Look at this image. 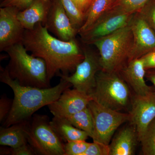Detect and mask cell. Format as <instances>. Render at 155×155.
Returning <instances> with one entry per match:
<instances>
[{
  "mask_svg": "<svg viewBox=\"0 0 155 155\" xmlns=\"http://www.w3.org/2000/svg\"><path fill=\"white\" fill-rule=\"evenodd\" d=\"M22 43L32 56L45 61L49 82L55 75H69L75 72L84 58L82 47L76 38L61 40L50 34L41 22L33 29L25 30Z\"/></svg>",
  "mask_w": 155,
  "mask_h": 155,
  "instance_id": "cell-1",
  "label": "cell"
},
{
  "mask_svg": "<svg viewBox=\"0 0 155 155\" xmlns=\"http://www.w3.org/2000/svg\"><path fill=\"white\" fill-rule=\"evenodd\" d=\"M0 81L10 87L14 94L11 111L3 122L5 127L30 120L36 111L54 102L65 90L72 86L62 77L54 87L41 88L23 86L12 79L6 68L2 67Z\"/></svg>",
  "mask_w": 155,
  "mask_h": 155,
  "instance_id": "cell-2",
  "label": "cell"
},
{
  "mask_svg": "<svg viewBox=\"0 0 155 155\" xmlns=\"http://www.w3.org/2000/svg\"><path fill=\"white\" fill-rule=\"evenodd\" d=\"M6 52L10 58L6 69L12 79L23 86L51 87L45 61L28 54L22 42L14 45Z\"/></svg>",
  "mask_w": 155,
  "mask_h": 155,
  "instance_id": "cell-3",
  "label": "cell"
},
{
  "mask_svg": "<svg viewBox=\"0 0 155 155\" xmlns=\"http://www.w3.org/2000/svg\"><path fill=\"white\" fill-rule=\"evenodd\" d=\"M131 90L119 72L101 70L97 73L95 87L90 96L106 107L128 113L133 97Z\"/></svg>",
  "mask_w": 155,
  "mask_h": 155,
  "instance_id": "cell-4",
  "label": "cell"
},
{
  "mask_svg": "<svg viewBox=\"0 0 155 155\" xmlns=\"http://www.w3.org/2000/svg\"><path fill=\"white\" fill-rule=\"evenodd\" d=\"M133 43L130 25L93 41L99 51L102 70L119 72L128 62Z\"/></svg>",
  "mask_w": 155,
  "mask_h": 155,
  "instance_id": "cell-5",
  "label": "cell"
},
{
  "mask_svg": "<svg viewBox=\"0 0 155 155\" xmlns=\"http://www.w3.org/2000/svg\"><path fill=\"white\" fill-rule=\"evenodd\" d=\"M46 115L34 114L26 122L27 141L36 155H64V144Z\"/></svg>",
  "mask_w": 155,
  "mask_h": 155,
  "instance_id": "cell-6",
  "label": "cell"
},
{
  "mask_svg": "<svg viewBox=\"0 0 155 155\" xmlns=\"http://www.w3.org/2000/svg\"><path fill=\"white\" fill-rule=\"evenodd\" d=\"M88 107L93 119L94 131L92 138L95 141L110 144L116 130L130 121L129 113L111 110L93 100Z\"/></svg>",
  "mask_w": 155,
  "mask_h": 155,
  "instance_id": "cell-7",
  "label": "cell"
},
{
  "mask_svg": "<svg viewBox=\"0 0 155 155\" xmlns=\"http://www.w3.org/2000/svg\"><path fill=\"white\" fill-rule=\"evenodd\" d=\"M81 46L84 58L76 67L75 72L71 75H60L71 83L73 88L90 95L96 84L97 73L102 70L100 56L88 47V45Z\"/></svg>",
  "mask_w": 155,
  "mask_h": 155,
  "instance_id": "cell-8",
  "label": "cell"
},
{
  "mask_svg": "<svg viewBox=\"0 0 155 155\" xmlns=\"http://www.w3.org/2000/svg\"><path fill=\"white\" fill-rule=\"evenodd\" d=\"M20 11L16 7L0 8V51H6L22 42L25 29L18 19Z\"/></svg>",
  "mask_w": 155,
  "mask_h": 155,
  "instance_id": "cell-9",
  "label": "cell"
},
{
  "mask_svg": "<svg viewBox=\"0 0 155 155\" xmlns=\"http://www.w3.org/2000/svg\"><path fill=\"white\" fill-rule=\"evenodd\" d=\"M134 14L107 11L91 28L80 35L82 43L90 45L93 41L127 26Z\"/></svg>",
  "mask_w": 155,
  "mask_h": 155,
  "instance_id": "cell-10",
  "label": "cell"
},
{
  "mask_svg": "<svg viewBox=\"0 0 155 155\" xmlns=\"http://www.w3.org/2000/svg\"><path fill=\"white\" fill-rule=\"evenodd\" d=\"M133 37L132 49L128 61L140 58L155 48V33L138 12L130 20Z\"/></svg>",
  "mask_w": 155,
  "mask_h": 155,
  "instance_id": "cell-11",
  "label": "cell"
},
{
  "mask_svg": "<svg viewBox=\"0 0 155 155\" xmlns=\"http://www.w3.org/2000/svg\"><path fill=\"white\" fill-rule=\"evenodd\" d=\"M129 122L136 127L139 140L147 127L155 119V90L143 95H133Z\"/></svg>",
  "mask_w": 155,
  "mask_h": 155,
  "instance_id": "cell-12",
  "label": "cell"
},
{
  "mask_svg": "<svg viewBox=\"0 0 155 155\" xmlns=\"http://www.w3.org/2000/svg\"><path fill=\"white\" fill-rule=\"evenodd\" d=\"M91 100V96L85 93L68 88L58 100L48 106L54 116L67 118L85 109Z\"/></svg>",
  "mask_w": 155,
  "mask_h": 155,
  "instance_id": "cell-13",
  "label": "cell"
},
{
  "mask_svg": "<svg viewBox=\"0 0 155 155\" xmlns=\"http://www.w3.org/2000/svg\"><path fill=\"white\" fill-rule=\"evenodd\" d=\"M44 26L49 32L64 41L75 38L78 34L77 29L72 25L61 0H52Z\"/></svg>",
  "mask_w": 155,
  "mask_h": 155,
  "instance_id": "cell-14",
  "label": "cell"
},
{
  "mask_svg": "<svg viewBox=\"0 0 155 155\" xmlns=\"http://www.w3.org/2000/svg\"><path fill=\"white\" fill-rule=\"evenodd\" d=\"M143 62L141 58L128 61L119 72L134 94L143 95L152 91L154 87L148 86L146 82Z\"/></svg>",
  "mask_w": 155,
  "mask_h": 155,
  "instance_id": "cell-15",
  "label": "cell"
},
{
  "mask_svg": "<svg viewBox=\"0 0 155 155\" xmlns=\"http://www.w3.org/2000/svg\"><path fill=\"white\" fill-rule=\"evenodd\" d=\"M138 142L136 127L130 123L120 129L112 138L109 144L110 155H134Z\"/></svg>",
  "mask_w": 155,
  "mask_h": 155,
  "instance_id": "cell-16",
  "label": "cell"
},
{
  "mask_svg": "<svg viewBox=\"0 0 155 155\" xmlns=\"http://www.w3.org/2000/svg\"><path fill=\"white\" fill-rule=\"evenodd\" d=\"M52 0H34L27 8L19 11L17 17L25 30H31L39 22L45 25Z\"/></svg>",
  "mask_w": 155,
  "mask_h": 155,
  "instance_id": "cell-17",
  "label": "cell"
},
{
  "mask_svg": "<svg viewBox=\"0 0 155 155\" xmlns=\"http://www.w3.org/2000/svg\"><path fill=\"white\" fill-rule=\"evenodd\" d=\"M53 129L63 141L67 143L74 140H86L88 134L75 127L66 118L54 116L50 121Z\"/></svg>",
  "mask_w": 155,
  "mask_h": 155,
  "instance_id": "cell-18",
  "label": "cell"
},
{
  "mask_svg": "<svg viewBox=\"0 0 155 155\" xmlns=\"http://www.w3.org/2000/svg\"><path fill=\"white\" fill-rule=\"evenodd\" d=\"M27 122L17 123L8 127H1L0 145L14 148L28 143L25 132Z\"/></svg>",
  "mask_w": 155,
  "mask_h": 155,
  "instance_id": "cell-19",
  "label": "cell"
},
{
  "mask_svg": "<svg viewBox=\"0 0 155 155\" xmlns=\"http://www.w3.org/2000/svg\"><path fill=\"white\" fill-rule=\"evenodd\" d=\"M112 0H94L87 14L83 25L78 30L80 35L91 28L110 8Z\"/></svg>",
  "mask_w": 155,
  "mask_h": 155,
  "instance_id": "cell-20",
  "label": "cell"
},
{
  "mask_svg": "<svg viewBox=\"0 0 155 155\" xmlns=\"http://www.w3.org/2000/svg\"><path fill=\"white\" fill-rule=\"evenodd\" d=\"M66 118L73 126L88 134L92 138L94 131V124L91 112L88 106L82 110Z\"/></svg>",
  "mask_w": 155,
  "mask_h": 155,
  "instance_id": "cell-21",
  "label": "cell"
},
{
  "mask_svg": "<svg viewBox=\"0 0 155 155\" xmlns=\"http://www.w3.org/2000/svg\"><path fill=\"white\" fill-rule=\"evenodd\" d=\"M150 0H112L107 11L134 14L138 12Z\"/></svg>",
  "mask_w": 155,
  "mask_h": 155,
  "instance_id": "cell-22",
  "label": "cell"
},
{
  "mask_svg": "<svg viewBox=\"0 0 155 155\" xmlns=\"http://www.w3.org/2000/svg\"><path fill=\"white\" fill-rule=\"evenodd\" d=\"M144 155H155V119L149 125L140 139Z\"/></svg>",
  "mask_w": 155,
  "mask_h": 155,
  "instance_id": "cell-23",
  "label": "cell"
},
{
  "mask_svg": "<svg viewBox=\"0 0 155 155\" xmlns=\"http://www.w3.org/2000/svg\"><path fill=\"white\" fill-rule=\"evenodd\" d=\"M67 14L74 28L78 31L85 20V15L78 8L72 0H61Z\"/></svg>",
  "mask_w": 155,
  "mask_h": 155,
  "instance_id": "cell-24",
  "label": "cell"
},
{
  "mask_svg": "<svg viewBox=\"0 0 155 155\" xmlns=\"http://www.w3.org/2000/svg\"><path fill=\"white\" fill-rule=\"evenodd\" d=\"M90 143L83 140L68 142L64 144V155H83Z\"/></svg>",
  "mask_w": 155,
  "mask_h": 155,
  "instance_id": "cell-25",
  "label": "cell"
},
{
  "mask_svg": "<svg viewBox=\"0 0 155 155\" xmlns=\"http://www.w3.org/2000/svg\"><path fill=\"white\" fill-rule=\"evenodd\" d=\"M138 12L155 33V0H150Z\"/></svg>",
  "mask_w": 155,
  "mask_h": 155,
  "instance_id": "cell-26",
  "label": "cell"
},
{
  "mask_svg": "<svg viewBox=\"0 0 155 155\" xmlns=\"http://www.w3.org/2000/svg\"><path fill=\"white\" fill-rule=\"evenodd\" d=\"M109 145L93 140L90 143L83 155H110Z\"/></svg>",
  "mask_w": 155,
  "mask_h": 155,
  "instance_id": "cell-27",
  "label": "cell"
},
{
  "mask_svg": "<svg viewBox=\"0 0 155 155\" xmlns=\"http://www.w3.org/2000/svg\"><path fill=\"white\" fill-rule=\"evenodd\" d=\"M0 154L11 155H35L34 151L28 143L17 148H1Z\"/></svg>",
  "mask_w": 155,
  "mask_h": 155,
  "instance_id": "cell-28",
  "label": "cell"
},
{
  "mask_svg": "<svg viewBox=\"0 0 155 155\" xmlns=\"http://www.w3.org/2000/svg\"><path fill=\"white\" fill-rule=\"evenodd\" d=\"M13 100L8 98L6 95L2 96L0 99V122H5L8 116L12 107Z\"/></svg>",
  "mask_w": 155,
  "mask_h": 155,
  "instance_id": "cell-29",
  "label": "cell"
},
{
  "mask_svg": "<svg viewBox=\"0 0 155 155\" xmlns=\"http://www.w3.org/2000/svg\"><path fill=\"white\" fill-rule=\"evenodd\" d=\"M34 0H3L0 7H14L21 11L27 8Z\"/></svg>",
  "mask_w": 155,
  "mask_h": 155,
  "instance_id": "cell-30",
  "label": "cell"
},
{
  "mask_svg": "<svg viewBox=\"0 0 155 155\" xmlns=\"http://www.w3.org/2000/svg\"><path fill=\"white\" fill-rule=\"evenodd\" d=\"M146 70H155V48L141 57Z\"/></svg>",
  "mask_w": 155,
  "mask_h": 155,
  "instance_id": "cell-31",
  "label": "cell"
},
{
  "mask_svg": "<svg viewBox=\"0 0 155 155\" xmlns=\"http://www.w3.org/2000/svg\"><path fill=\"white\" fill-rule=\"evenodd\" d=\"M78 8L86 17L87 14L94 0H72ZM86 19V18H85Z\"/></svg>",
  "mask_w": 155,
  "mask_h": 155,
  "instance_id": "cell-32",
  "label": "cell"
},
{
  "mask_svg": "<svg viewBox=\"0 0 155 155\" xmlns=\"http://www.w3.org/2000/svg\"><path fill=\"white\" fill-rule=\"evenodd\" d=\"M145 78L153 84L155 90V70L150 69L146 70Z\"/></svg>",
  "mask_w": 155,
  "mask_h": 155,
  "instance_id": "cell-33",
  "label": "cell"
}]
</instances>
